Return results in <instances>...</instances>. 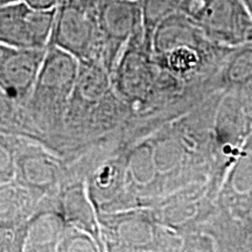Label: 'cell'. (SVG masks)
Wrapping results in <instances>:
<instances>
[{"mask_svg": "<svg viewBox=\"0 0 252 252\" xmlns=\"http://www.w3.org/2000/svg\"><path fill=\"white\" fill-rule=\"evenodd\" d=\"M178 12L220 45L252 42V18L241 0H178Z\"/></svg>", "mask_w": 252, "mask_h": 252, "instance_id": "cell-1", "label": "cell"}, {"mask_svg": "<svg viewBox=\"0 0 252 252\" xmlns=\"http://www.w3.org/2000/svg\"><path fill=\"white\" fill-rule=\"evenodd\" d=\"M217 204L239 215L252 214V151H243L226 173Z\"/></svg>", "mask_w": 252, "mask_h": 252, "instance_id": "cell-2", "label": "cell"}, {"mask_svg": "<svg viewBox=\"0 0 252 252\" xmlns=\"http://www.w3.org/2000/svg\"><path fill=\"white\" fill-rule=\"evenodd\" d=\"M143 25L147 43L152 48L153 35L159 25L178 12V0H140Z\"/></svg>", "mask_w": 252, "mask_h": 252, "instance_id": "cell-3", "label": "cell"}, {"mask_svg": "<svg viewBox=\"0 0 252 252\" xmlns=\"http://www.w3.org/2000/svg\"><path fill=\"white\" fill-rule=\"evenodd\" d=\"M15 2H24L34 9H56L64 0H14Z\"/></svg>", "mask_w": 252, "mask_h": 252, "instance_id": "cell-4", "label": "cell"}, {"mask_svg": "<svg viewBox=\"0 0 252 252\" xmlns=\"http://www.w3.org/2000/svg\"><path fill=\"white\" fill-rule=\"evenodd\" d=\"M241 1L243 2L245 8H247L249 14H250L251 18H252V0H241Z\"/></svg>", "mask_w": 252, "mask_h": 252, "instance_id": "cell-5", "label": "cell"}, {"mask_svg": "<svg viewBox=\"0 0 252 252\" xmlns=\"http://www.w3.org/2000/svg\"><path fill=\"white\" fill-rule=\"evenodd\" d=\"M247 146L252 151V130H251V133H250V135H249V138L247 140Z\"/></svg>", "mask_w": 252, "mask_h": 252, "instance_id": "cell-6", "label": "cell"}, {"mask_svg": "<svg viewBox=\"0 0 252 252\" xmlns=\"http://www.w3.org/2000/svg\"><path fill=\"white\" fill-rule=\"evenodd\" d=\"M128 1H139V0H128Z\"/></svg>", "mask_w": 252, "mask_h": 252, "instance_id": "cell-7", "label": "cell"}]
</instances>
